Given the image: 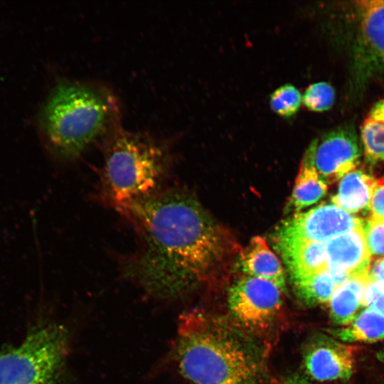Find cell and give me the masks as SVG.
Masks as SVG:
<instances>
[{
  "mask_svg": "<svg viewBox=\"0 0 384 384\" xmlns=\"http://www.w3.org/2000/svg\"><path fill=\"white\" fill-rule=\"evenodd\" d=\"M327 331L346 343H373L384 339V316L370 309L361 311L349 324Z\"/></svg>",
  "mask_w": 384,
  "mask_h": 384,
  "instance_id": "9a60e30c",
  "label": "cell"
},
{
  "mask_svg": "<svg viewBox=\"0 0 384 384\" xmlns=\"http://www.w3.org/2000/svg\"><path fill=\"white\" fill-rule=\"evenodd\" d=\"M365 220L334 203H323L306 212L295 213L278 228L276 241L325 242L358 228Z\"/></svg>",
  "mask_w": 384,
  "mask_h": 384,
  "instance_id": "52a82bcc",
  "label": "cell"
},
{
  "mask_svg": "<svg viewBox=\"0 0 384 384\" xmlns=\"http://www.w3.org/2000/svg\"><path fill=\"white\" fill-rule=\"evenodd\" d=\"M360 156L361 149L354 132L338 128L315 138L306 149L301 164L313 168L328 185L355 169Z\"/></svg>",
  "mask_w": 384,
  "mask_h": 384,
  "instance_id": "ba28073f",
  "label": "cell"
},
{
  "mask_svg": "<svg viewBox=\"0 0 384 384\" xmlns=\"http://www.w3.org/2000/svg\"><path fill=\"white\" fill-rule=\"evenodd\" d=\"M327 270L351 278L368 279L371 255L362 228L347 232L324 242Z\"/></svg>",
  "mask_w": 384,
  "mask_h": 384,
  "instance_id": "30bf717a",
  "label": "cell"
},
{
  "mask_svg": "<svg viewBox=\"0 0 384 384\" xmlns=\"http://www.w3.org/2000/svg\"><path fill=\"white\" fill-rule=\"evenodd\" d=\"M168 165V152L161 143L117 124L105 137L100 198L117 209L148 196L158 190Z\"/></svg>",
  "mask_w": 384,
  "mask_h": 384,
  "instance_id": "277c9868",
  "label": "cell"
},
{
  "mask_svg": "<svg viewBox=\"0 0 384 384\" xmlns=\"http://www.w3.org/2000/svg\"><path fill=\"white\" fill-rule=\"evenodd\" d=\"M302 97L299 90L292 85L286 84L276 89L270 95L271 109L277 114L289 117L299 110Z\"/></svg>",
  "mask_w": 384,
  "mask_h": 384,
  "instance_id": "d6986e66",
  "label": "cell"
},
{
  "mask_svg": "<svg viewBox=\"0 0 384 384\" xmlns=\"http://www.w3.org/2000/svg\"><path fill=\"white\" fill-rule=\"evenodd\" d=\"M117 210L140 243L122 272L156 297L177 296L207 279L230 252L225 230L183 191L158 189Z\"/></svg>",
  "mask_w": 384,
  "mask_h": 384,
  "instance_id": "6da1fadb",
  "label": "cell"
},
{
  "mask_svg": "<svg viewBox=\"0 0 384 384\" xmlns=\"http://www.w3.org/2000/svg\"><path fill=\"white\" fill-rule=\"evenodd\" d=\"M362 229L370 255L384 256V220L371 218Z\"/></svg>",
  "mask_w": 384,
  "mask_h": 384,
  "instance_id": "44dd1931",
  "label": "cell"
},
{
  "mask_svg": "<svg viewBox=\"0 0 384 384\" xmlns=\"http://www.w3.org/2000/svg\"><path fill=\"white\" fill-rule=\"evenodd\" d=\"M230 312L248 329H262L274 321L283 304L282 292L272 282L245 275L230 288Z\"/></svg>",
  "mask_w": 384,
  "mask_h": 384,
  "instance_id": "8992f818",
  "label": "cell"
},
{
  "mask_svg": "<svg viewBox=\"0 0 384 384\" xmlns=\"http://www.w3.org/2000/svg\"><path fill=\"white\" fill-rule=\"evenodd\" d=\"M368 279L384 284V258L377 260L370 267Z\"/></svg>",
  "mask_w": 384,
  "mask_h": 384,
  "instance_id": "cb8c5ba5",
  "label": "cell"
},
{
  "mask_svg": "<svg viewBox=\"0 0 384 384\" xmlns=\"http://www.w3.org/2000/svg\"><path fill=\"white\" fill-rule=\"evenodd\" d=\"M361 134L367 161L374 164L384 160V122L368 117Z\"/></svg>",
  "mask_w": 384,
  "mask_h": 384,
  "instance_id": "ac0fdd59",
  "label": "cell"
},
{
  "mask_svg": "<svg viewBox=\"0 0 384 384\" xmlns=\"http://www.w3.org/2000/svg\"><path fill=\"white\" fill-rule=\"evenodd\" d=\"M369 279L351 278L336 287L329 302L331 322L344 326L351 323L364 306V289Z\"/></svg>",
  "mask_w": 384,
  "mask_h": 384,
  "instance_id": "5bb4252c",
  "label": "cell"
},
{
  "mask_svg": "<svg viewBox=\"0 0 384 384\" xmlns=\"http://www.w3.org/2000/svg\"><path fill=\"white\" fill-rule=\"evenodd\" d=\"M363 304L384 316V284L368 280L365 285Z\"/></svg>",
  "mask_w": 384,
  "mask_h": 384,
  "instance_id": "7402d4cb",
  "label": "cell"
},
{
  "mask_svg": "<svg viewBox=\"0 0 384 384\" xmlns=\"http://www.w3.org/2000/svg\"><path fill=\"white\" fill-rule=\"evenodd\" d=\"M335 98L334 88L327 82L310 85L302 96V102L310 110L323 112L331 107Z\"/></svg>",
  "mask_w": 384,
  "mask_h": 384,
  "instance_id": "ffe728a7",
  "label": "cell"
},
{
  "mask_svg": "<svg viewBox=\"0 0 384 384\" xmlns=\"http://www.w3.org/2000/svg\"><path fill=\"white\" fill-rule=\"evenodd\" d=\"M328 185L311 167L301 164L289 200L295 213L313 205L326 193Z\"/></svg>",
  "mask_w": 384,
  "mask_h": 384,
  "instance_id": "2e32d148",
  "label": "cell"
},
{
  "mask_svg": "<svg viewBox=\"0 0 384 384\" xmlns=\"http://www.w3.org/2000/svg\"><path fill=\"white\" fill-rule=\"evenodd\" d=\"M356 348L324 334L305 345L303 361L307 375L319 381L348 380L353 373Z\"/></svg>",
  "mask_w": 384,
  "mask_h": 384,
  "instance_id": "9c48e42d",
  "label": "cell"
},
{
  "mask_svg": "<svg viewBox=\"0 0 384 384\" xmlns=\"http://www.w3.org/2000/svg\"><path fill=\"white\" fill-rule=\"evenodd\" d=\"M240 262L245 275L268 280L282 293L287 292L285 272L280 260L262 237L251 239L241 252Z\"/></svg>",
  "mask_w": 384,
  "mask_h": 384,
  "instance_id": "7c38bea8",
  "label": "cell"
},
{
  "mask_svg": "<svg viewBox=\"0 0 384 384\" xmlns=\"http://www.w3.org/2000/svg\"><path fill=\"white\" fill-rule=\"evenodd\" d=\"M375 183L376 180L367 172L355 169L341 178L331 201L351 214L367 212Z\"/></svg>",
  "mask_w": 384,
  "mask_h": 384,
  "instance_id": "4fadbf2b",
  "label": "cell"
},
{
  "mask_svg": "<svg viewBox=\"0 0 384 384\" xmlns=\"http://www.w3.org/2000/svg\"><path fill=\"white\" fill-rule=\"evenodd\" d=\"M372 218L384 220V177L376 181L370 200Z\"/></svg>",
  "mask_w": 384,
  "mask_h": 384,
  "instance_id": "603a6c76",
  "label": "cell"
},
{
  "mask_svg": "<svg viewBox=\"0 0 384 384\" xmlns=\"http://www.w3.org/2000/svg\"><path fill=\"white\" fill-rule=\"evenodd\" d=\"M297 296L309 306L329 302L336 285L328 270L292 280Z\"/></svg>",
  "mask_w": 384,
  "mask_h": 384,
  "instance_id": "e0dca14e",
  "label": "cell"
},
{
  "mask_svg": "<svg viewBox=\"0 0 384 384\" xmlns=\"http://www.w3.org/2000/svg\"><path fill=\"white\" fill-rule=\"evenodd\" d=\"M358 38L363 56L384 70V1L356 2Z\"/></svg>",
  "mask_w": 384,
  "mask_h": 384,
  "instance_id": "8fae6325",
  "label": "cell"
},
{
  "mask_svg": "<svg viewBox=\"0 0 384 384\" xmlns=\"http://www.w3.org/2000/svg\"><path fill=\"white\" fill-rule=\"evenodd\" d=\"M188 384H260L258 346L235 325L198 310L180 316L174 351Z\"/></svg>",
  "mask_w": 384,
  "mask_h": 384,
  "instance_id": "7a4b0ae2",
  "label": "cell"
},
{
  "mask_svg": "<svg viewBox=\"0 0 384 384\" xmlns=\"http://www.w3.org/2000/svg\"><path fill=\"white\" fill-rule=\"evenodd\" d=\"M368 117L384 122V99L373 106Z\"/></svg>",
  "mask_w": 384,
  "mask_h": 384,
  "instance_id": "d4e9b609",
  "label": "cell"
},
{
  "mask_svg": "<svg viewBox=\"0 0 384 384\" xmlns=\"http://www.w3.org/2000/svg\"><path fill=\"white\" fill-rule=\"evenodd\" d=\"M277 384H315L309 381L306 378L297 375H289L282 378Z\"/></svg>",
  "mask_w": 384,
  "mask_h": 384,
  "instance_id": "484cf974",
  "label": "cell"
},
{
  "mask_svg": "<svg viewBox=\"0 0 384 384\" xmlns=\"http://www.w3.org/2000/svg\"><path fill=\"white\" fill-rule=\"evenodd\" d=\"M68 334L58 324L33 330L18 346L0 353V384H56Z\"/></svg>",
  "mask_w": 384,
  "mask_h": 384,
  "instance_id": "5b68a950",
  "label": "cell"
},
{
  "mask_svg": "<svg viewBox=\"0 0 384 384\" xmlns=\"http://www.w3.org/2000/svg\"><path fill=\"white\" fill-rule=\"evenodd\" d=\"M117 105L97 87L64 82L50 93L39 114V124L52 152L73 159L118 124Z\"/></svg>",
  "mask_w": 384,
  "mask_h": 384,
  "instance_id": "3957f363",
  "label": "cell"
}]
</instances>
